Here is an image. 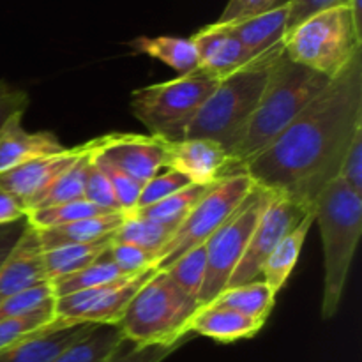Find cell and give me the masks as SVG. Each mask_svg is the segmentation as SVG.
Here are the masks:
<instances>
[{
    "label": "cell",
    "mask_w": 362,
    "mask_h": 362,
    "mask_svg": "<svg viewBox=\"0 0 362 362\" xmlns=\"http://www.w3.org/2000/svg\"><path fill=\"white\" fill-rule=\"evenodd\" d=\"M362 127V53L244 166L255 187L313 211L318 194L338 177L343 156Z\"/></svg>",
    "instance_id": "6da1fadb"
},
{
    "label": "cell",
    "mask_w": 362,
    "mask_h": 362,
    "mask_svg": "<svg viewBox=\"0 0 362 362\" xmlns=\"http://www.w3.org/2000/svg\"><path fill=\"white\" fill-rule=\"evenodd\" d=\"M329 78L296 64L283 53L271 67L257 110L243 140L230 154V177L265 151L329 85Z\"/></svg>",
    "instance_id": "7a4b0ae2"
},
{
    "label": "cell",
    "mask_w": 362,
    "mask_h": 362,
    "mask_svg": "<svg viewBox=\"0 0 362 362\" xmlns=\"http://www.w3.org/2000/svg\"><path fill=\"white\" fill-rule=\"evenodd\" d=\"M315 223L324 244V293L320 313L324 320L336 317L349 281L362 233V197L334 179L313 207Z\"/></svg>",
    "instance_id": "3957f363"
},
{
    "label": "cell",
    "mask_w": 362,
    "mask_h": 362,
    "mask_svg": "<svg viewBox=\"0 0 362 362\" xmlns=\"http://www.w3.org/2000/svg\"><path fill=\"white\" fill-rule=\"evenodd\" d=\"M285 53H271L223 78L202 105L184 138H207L221 145L228 154L243 140L251 117L267 85L271 67Z\"/></svg>",
    "instance_id": "277c9868"
},
{
    "label": "cell",
    "mask_w": 362,
    "mask_h": 362,
    "mask_svg": "<svg viewBox=\"0 0 362 362\" xmlns=\"http://www.w3.org/2000/svg\"><path fill=\"white\" fill-rule=\"evenodd\" d=\"M197 310L198 304L173 285L165 271H154L127 304L117 327L136 346L186 343L187 322Z\"/></svg>",
    "instance_id": "5b68a950"
},
{
    "label": "cell",
    "mask_w": 362,
    "mask_h": 362,
    "mask_svg": "<svg viewBox=\"0 0 362 362\" xmlns=\"http://www.w3.org/2000/svg\"><path fill=\"white\" fill-rule=\"evenodd\" d=\"M283 45L290 60L332 80L362 53V27L350 7H332L286 30Z\"/></svg>",
    "instance_id": "8992f818"
},
{
    "label": "cell",
    "mask_w": 362,
    "mask_h": 362,
    "mask_svg": "<svg viewBox=\"0 0 362 362\" xmlns=\"http://www.w3.org/2000/svg\"><path fill=\"white\" fill-rule=\"evenodd\" d=\"M218 83V80L197 69L175 80L134 90L131 110L152 136L166 141L184 140L191 120Z\"/></svg>",
    "instance_id": "52a82bcc"
},
{
    "label": "cell",
    "mask_w": 362,
    "mask_h": 362,
    "mask_svg": "<svg viewBox=\"0 0 362 362\" xmlns=\"http://www.w3.org/2000/svg\"><path fill=\"white\" fill-rule=\"evenodd\" d=\"M253 189L255 184L246 173H237L216 182L177 226L168 243L158 251L154 269L163 271L184 253L207 244V240L232 218L233 212L243 205Z\"/></svg>",
    "instance_id": "ba28073f"
},
{
    "label": "cell",
    "mask_w": 362,
    "mask_h": 362,
    "mask_svg": "<svg viewBox=\"0 0 362 362\" xmlns=\"http://www.w3.org/2000/svg\"><path fill=\"white\" fill-rule=\"evenodd\" d=\"M267 198V191L255 187L232 218L207 240V267L198 296V308L211 304L228 286Z\"/></svg>",
    "instance_id": "9c48e42d"
},
{
    "label": "cell",
    "mask_w": 362,
    "mask_h": 362,
    "mask_svg": "<svg viewBox=\"0 0 362 362\" xmlns=\"http://www.w3.org/2000/svg\"><path fill=\"white\" fill-rule=\"evenodd\" d=\"M310 212L313 211L300 207L299 204L288 200V198L269 193L267 202H265L253 233L250 237L246 251H244L237 269L233 271L226 288L260 279L262 267H264L269 255L274 251L279 240L286 233L292 232Z\"/></svg>",
    "instance_id": "30bf717a"
},
{
    "label": "cell",
    "mask_w": 362,
    "mask_h": 362,
    "mask_svg": "<svg viewBox=\"0 0 362 362\" xmlns=\"http://www.w3.org/2000/svg\"><path fill=\"white\" fill-rule=\"evenodd\" d=\"M158 269L151 267L138 274L126 276L117 281L95 286V288L74 292L55 300L53 313L60 320L71 324L117 325L138 290Z\"/></svg>",
    "instance_id": "8fae6325"
},
{
    "label": "cell",
    "mask_w": 362,
    "mask_h": 362,
    "mask_svg": "<svg viewBox=\"0 0 362 362\" xmlns=\"http://www.w3.org/2000/svg\"><path fill=\"white\" fill-rule=\"evenodd\" d=\"M98 161L120 170L136 182H145L158 175L165 163V140L152 134L110 133L98 136Z\"/></svg>",
    "instance_id": "7c38bea8"
},
{
    "label": "cell",
    "mask_w": 362,
    "mask_h": 362,
    "mask_svg": "<svg viewBox=\"0 0 362 362\" xmlns=\"http://www.w3.org/2000/svg\"><path fill=\"white\" fill-rule=\"evenodd\" d=\"M163 168L180 173L197 186H212L230 177V154L207 138L165 140Z\"/></svg>",
    "instance_id": "4fadbf2b"
},
{
    "label": "cell",
    "mask_w": 362,
    "mask_h": 362,
    "mask_svg": "<svg viewBox=\"0 0 362 362\" xmlns=\"http://www.w3.org/2000/svg\"><path fill=\"white\" fill-rule=\"evenodd\" d=\"M88 147L90 144L85 141L76 147H66L62 152L42 156L16 168L7 170L0 173V187L11 194L25 212L34 198L45 191L60 173L66 172L76 159H80L88 151Z\"/></svg>",
    "instance_id": "5bb4252c"
},
{
    "label": "cell",
    "mask_w": 362,
    "mask_h": 362,
    "mask_svg": "<svg viewBox=\"0 0 362 362\" xmlns=\"http://www.w3.org/2000/svg\"><path fill=\"white\" fill-rule=\"evenodd\" d=\"M189 39L197 49L198 69L218 81L253 62L235 35L223 25H205Z\"/></svg>",
    "instance_id": "9a60e30c"
},
{
    "label": "cell",
    "mask_w": 362,
    "mask_h": 362,
    "mask_svg": "<svg viewBox=\"0 0 362 362\" xmlns=\"http://www.w3.org/2000/svg\"><path fill=\"white\" fill-rule=\"evenodd\" d=\"M223 27L235 35L250 60L283 52L285 49L283 41L288 27V4L269 13L244 18L232 23H223Z\"/></svg>",
    "instance_id": "2e32d148"
},
{
    "label": "cell",
    "mask_w": 362,
    "mask_h": 362,
    "mask_svg": "<svg viewBox=\"0 0 362 362\" xmlns=\"http://www.w3.org/2000/svg\"><path fill=\"white\" fill-rule=\"evenodd\" d=\"M23 113H14L0 129V173L13 170L32 159L62 152L64 145L49 131L30 133L23 127Z\"/></svg>",
    "instance_id": "e0dca14e"
},
{
    "label": "cell",
    "mask_w": 362,
    "mask_h": 362,
    "mask_svg": "<svg viewBox=\"0 0 362 362\" xmlns=\"http://www.w3.org/2000/svg\"><path fill=\"white\" fill-rule=\"evenodd\" d=\"M48 281L42 265V250L35 232L27 226L18 246L0 267V303Z\"/></svg>",
    "instance_id": "ac0fdd59"
},
{
    "label": "cell",
    "mask_w": 362,
    "mask_h": 362,
    "mask_svg": "<svg viewBox=\"0 0 362 362\" xmlns=\"http://www.w3.org/2000/svg\"><path fill=\"white\" fill-rule=\"evenodd\" d=\"M265 324L247 318L230 308L207 304L198 308L187 322V334H200L218 343H235L251 339L264 329Z\"/></svg>",
    "instance_id": "d6986e66"
},
{
    "label": "cell",
    "mask_w": 362,
    "mask_h": 362,
    "mask_svg": "<svg viewBox=\"0 0 362 362\" xmlns=\"http://www.w3.org/2000/svg\"><path fill=\"white\" fill-rule=\"evenodd\" d=\"M92 324L62 322L49 331L0 350V362H49L94 329Z\"/></svg>",
    "instance_id": "ffe728a7"
},
{
    "label": "cell",
    "mask_w": 362,
    "mask_h": 362,
    "mask_svg": "<svg viewBox=\"0 0 362 362\" xmlns=\"http://www.w3.org/2000/svg\"><path fill=\"white\" fill-rule=\"evenodd\" d=\"M122 212H112V214L95 216V218L81 219V221L55 226V228L32 230L35 232L41 250L46 251L53 250V247L67 246V244H87L112 237L115 230L122 225Z\"/></svg>",
    "instance_id": "44dd1931"
},
{
    "label": "cell",
    "mask_w": 362,
    "mask_h": 362,
    "mask_svg": "<svg viewBox=\"0 0 362 362\" xmlns=\"http://www.w3.org/2000/svg\"><path fill=\"white\" fill-rule=\"evenodd\" d=\"M311 225H315V214L310 212L292 232L286 233L278 246L274 247L269 258L265 260L264 267H262L260 279L265 281V285L278 296L283 290V286L288 281L290 274L296 269L297 262H299L300 251H303L306 237L310 233Z\"/></svg>",
    "instance_id": "7402d4cb"
},
{
    "label": "cell",
    "mask_w": 362,
    "mask_h": 362,
    "mask_svg": "<svg viewBox=\"0 0 362 362\" xmlns=\"http://www.w3.org/2000/svg\"><path fill=\"white\" fill-rule=\"evenodd\" d=\"M88 144H90L88 151L85 152L80 159H76L66 172L60 173L45 191H41V193L34 198V202L28 205L25 214L30 211H37V209L67 204V202L81 200V198H83L85 182H87L88 170H90L92 165V156L98 151V138L88 140Z\"/></svg>",
    "instance_id": "603a6c76"
},
{
    "label": "cell",
    "mask_w": 362,
    "mask_h": 362,
    "mask_svg": "<svg viewBox=\"0 0 362 362\" xmlns=\"http://www.w3.org/2000/svg\"><path fill=\"white\" fill-rule=\"evenodd\" d=\"M127 45L138 53L161 60L179 76L194 73L198 69V55L194 49L193 41L189 37H175V35H158V37H141L133 39Z\"/></svg>",
    "instance_id": "cb8c5ba5"
},
{
    "label": "cell",
    "mask_w": 362,
    "mask_h": 362,
    "mask_svg": "<svg viewBox=\"0 0 362 362\" xmlns=\"http://www.w3.org/2000/svg\"><path fill=\"white\" fill-rule=\"evenodd\" d=\"M211 304L230 308L244 317L265 324L269 315L274 310L276 293L265 285V281L257 279V281L246 283V285L225 288Z\"/></svg>",
    "instance_id": "d4e9b609"
},
{
    "label": "cell",
    "mask_w": 362,
    "mask_h": 362,
    "mask_svg": "<svg viewBox=\"0 0 362 362\" xmlns=\"http://www.w3.org/2000/svg\"><path fill=\"white\" fill-rule=\"evenodd\" d=\"M110 244H112V237H106V239L95 240V243L67 244V246L42 251V265H45L46 278H48V281H52L60 276L88 267L106 253Z\"/></svg>",
    "instance_id": "484cf974"
},
{
    "label": "cell",
    "mask_w": 362,
    "mask_h": 362,
    "mask_svg": "<svg viewBox=\"0 0 362 362\" xmlns=\"http://www.w3.org/2000/svg\"><path fill=\"white\" fill-rule=\"evenodd\" d=\"M124 343L126 338L117 325H95L49 362H106Z\"/></svg>",
    "instance_id": "4316f807"
},
{
    "label": "cell",
    "mask_w": 362,
    "mask_h": 362,
    "mask_svg": "<svg viewBox=\"0 0 362 362\" xmlns=\"http://www.w3.org/2000/svg\"><path fill=\"white\" fill-rule=\"evenodd\" d=\"M177 228L173 226L161 225L152 219L140 218V216H124V221L115 233L112 235V243L133 244V246L141 247L148 253L158 255V251L165 246L173 235Z\"/></svg>",
    "instance_id": "83f0119b"
},
{
    "label": "cell",
    "mask_w": 362,
    "mask_h": 362,
    "mask_svg": "<svg viewBox=\"0 0 362 362\" xmlns=\"http://www.w3.org/2000/svg\"><path fill=\"white\" fill-rule=\"evenodd\" d=\"M212 186H214V184H212ZM212 186H197V184H189L187 187L180 189L179 193L172 194V197L165 198V200L158 202V204L148 205V207L144 209H136V211L133 212V216H140V218L152 219V221L161 223V225L177 228V226L184 221V218L189 214L191 209L198 204V200H200Z\"/></svg>",
    "instance_id": "f1b7e54d"
},
{
    "label": "cell",
    "mask_w": 362,
    "mask_h": 362,
    "mask_svg": "<svg viewBox=\"0 0 362 362\" xmlns=\"http://www.w3.org/2000/svg\"><path fill=\"white\" fill-rule=\"evenodd\" d=\"M120 278H126V274L119 271L108 258L103 255L99 260H95L94 264L88 265V267L80 269L76 272H71V274L60 276V278L52 279V288L55 297L69 296L74 292H83V290L95 288V286L106 285V283L117 281Z\"/></svg>",
    "instance_id": "f546056e"
},
{
    "label": "cell",
    "mask_w": 362,
    "mask_h": 362,
    "mask_svg": "<svg viewBox=\"0 0 362 362\" xmlns=\"http://www.w3.org/2000/svg\"><path fill=\"white\" fill-rule=\"evenodd\" d=\"M112 214L103 209L95 207L94 204L87 200H74L67 202V204L52 205V207L37 209V211H30L25 214L27 225L34 230H48L55 228V226L71 225V223L81 221L87 218H95V216Z\"/></svg>",
    "instance_id": "4dcf8cb0"
},
{
    "label": "cell",
    "mask_w": 362,
    "mask_h": 362,
    "mask_svg": "<svg viewBox=\"0 0 362 362\" xmlns=\"http://www.w3.org/2000/svg\"><path fill=\"white\" fill-rule=\"evenodd\" d=\"M205 267H207V247L205 244H202V246L184 253L163 271L168 274L173 285L179 286L189 299L198 304V296H200L205 278Z\"/></svg>",
    "instance_id": "1f68e13d"
},
{
    "label": "cell",
    "mask_w": 362,
    "mask_h": 362,
    "mask_svg": "<svg viewBox=\"0 0 362 362\" xmlns=\"http://www.w3.org/2000/svg\"><path fill=\"white\" fill-rule=\"evenodd\" d=\"M62 322L66 320L57 318L53 310L37 311V313L25 315V317L4 318L0 320V350H6L23 339L49 331Z\"/></svg>",
    "instance_id": "d6a6232c"
},
{
    "label": "cell",
    "mask_w": 362,
    "mask_h": 362,
    "mask_svg": "<svg viewBox=\"0 0 362 362\" xmlns=\"http://www.w3.org/2000/svg\"><path fill=\"white\" fill-rule=\"evenodd\" d=\"M55 293H53L52 283L45 281L32 288L23 290L16 296L9 297L0 303V320L4 318L25 317V315L37 313V311L53 310L55 308Z\"/></svg>",
    "instance_id": "836d02e7"
},
{
    "label": "cell",
    "mask_w": 362,
    "mask_h": 362,
    "mask_svg": "<svg viewBox=\"0 0 362 362\" xmlns=\"http://www.w3.org/2000/svg\"><path fill=\"white\" fill-rule=\"evenodd\" d=\"M105 257L126 276L138 274V272L154 267V255L133 246V244L112 243L106 250Z\"/></svg>",
    "instance_id": "e575fe53"
},
{
    "label": "cell",
    "mask_w": 362,
    "mask_h": 362,
    "mask_svg": "<svg viewBox=\"0 0 362 362\" xmlns=\"http://www.w3.org/2000/svg\"><path fill=\"white\" fill-rule=\"evenodd\" d=\"M94 163L106 173V177L110 179L113 187V193H115L117 198V204H119L120 212L124 216H129L136 211L138 207V200H140V194H141V184L136 182L134 179H131L129 175L122 173L120 170L113 168V166L106 165V163L98 161L94 158Z\"/></svg>",
    "instance_id": "d590c367"
},
{
    "label": "cell",
    "mask_w": 362,
    "mask_h": 362,
    "mask_svg": "<svg viewBox=\"0 0 362 362\" xmlns=\"http://www.w3.org/2000/svg\"><path fill=\"white\" fill-rule=\"evenodd\" d=\"M83 200L90 202L95 207L103 209L106 212H120L112 182L106 177V173L94 163V156H92V165L90 170H88L87 182H85Z\"/></svg>",
    "instance_id": "8d00e7d4"
},
{
    "label": "cell",
    "mask_w": 362,
    "mask_h": 362,
    "mask_svg": "<svg viewBox=\"0 0 362 362\" xmlns=\"http://www.w3.org/2000/svg\"><path fill=\"white\" fill-rule=\"evenodd\" d=\"M189 184L191 182L186 177H182L177 172H172V170H168V172L163 173V175L152 177V179L148 180V182H145L144 187H141V194L140 200H138L136 209H144L148 207V205L158 204V202L179 193L180 189L187 187Z\"/></svg>",
    "instance_id": "74e56055"
},
{
    "label": "cell",
    "mask_w": 362,
    "mask_h": 362,
    "mask_svg": "<svg viewBox=\"0 0 362 362\" xmlns=\"http://www.w3.org/2000/svg\"><path fill=\"white\" fill-rule=\"evenodd\" d=\"M182 345L184 343L136 346L133 343L126 341L106 362H163L168 359L173 352H177Z\"/></svg>",
    "instance_id": "f35d334b"
},
{
    "label": "cell",
    "mask_w": 362,
    "mask_h": 362,
    "mask_svg": "<svg viewBox=\"0 0 362 362\" xmlns=\"http://www.w3.org/2000/svg\"><path fill=\"white\" fill-rule=\"evenodd\" d=\"M336 179L362 197V127L354 134L349 151L343 156L341 166Z\"/></svg>",
    "instance_id": "ab89813d"
},
{
    "label": "cell",
    "mask_w": 362,
    "mask_h": 362,
    "mask_svg": "<svg viewBox=\"0 0 362 362\" xmlns=\"http://www.w3.org/2000/svg\"><path fill=\"white\" fill-rule=\"evenodd\" d=\"M288 2L290 0H228L221 16L214 23H232V21L244 20V18L269 13L272 9L286 6Z\"/></svg>",
    "instance_id": "60d3db41"
},
{
    "label": "cell",
    "mask_w": 362,
    "mask_h": 362,
    "mask_svg": "<svg viewBox=\"0 0 362 362\" xmlns=\"http://www.w3.org/2000/svg\"><path fill=\"white\" fill-rule=\"evenodd\" d=\"M350 7V0H290L288 2V27L286 30L308 20L313 14L332 7Z\"/></svg>",
    "instance_id": "b9f144b4"
},
{
    "label": "cell",
    "mask_w": 362,
    "mask_h": 362,
    "mask_svg": "<svg viewBox=\"0 0 362 362\" xmlns=\"http://www.w3.org/2000/svg\"><path fill=\"white\" fill-rule=\"evenodd\" d=\"M28 106L27 92L13 87L7 81H0V129L14 113L25 112Z\"/></svg>",
    "instance_id": "7bdbcfd3"
},
{
    "label": "cell",
    "mask_w": 362,
    "mask_h": 362,
    "mask_svg": "<svg viewBox=\"0 0 362 362\" xmlns=\"http://www.w3.org/2000/svg\"><path fill=\"white\" fill-rule=\"evenodd\" d=\"M27 219H20V221L7 223V225H0V267L4 262L9 258L14 247L18 246L20 239L23 237L25 230H27Z\"/></svg>",
    "instance_id": "ee69618b"
},
{
    "label": "cell",
    "mask_w": 362,
    "mask_h": 362,
    "mask_svg": "<svg viewBox=\"0 0 362 362\" xmlns=\"http://www.w3.org/2000/svg\"><path fill=\"white\" fill-rule=\"evenodd\" d=\"M25 218L23 209L18 205V202L14 200L11 194H7L6 191L0 187V225H7V223L20 221Z\"/></svg>",
    "instance_id": "f6af8a7d"
}]
</instances>
